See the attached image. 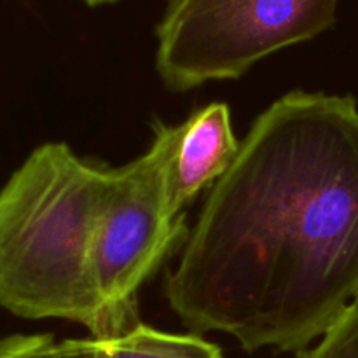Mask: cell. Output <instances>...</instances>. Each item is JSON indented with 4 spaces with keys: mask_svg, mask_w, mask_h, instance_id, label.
Instances as JSON below:
<instances>
[{
    "mask_svg": "<svg viewBox=\"0 0 358 358\" xmlns=\"http://www.w3.org/2000/svg\"><path fill=\"white\" fill-rule=\"evenodd\" d=\"M112 168L66 143L37 147L0 189V306L27 320L76 322L112 339L93 248Z\"/></svg>",
    "mask_w": 358,
    "mask_h": 358,
    "instance_id": "obj_2",
    "label": "cell"
},
{
    "mask_svg": "<svg viewBox=\"0 0 358 358\" xmlns=\"http://www.w3.org/2000/svg\"><path fill=\"white\" fill-rule=\"evenodd\" d=\"M164 296L194 334L303 352L358 301V103L292 91L210 187Z\"/></svg>",
    "mask_w": 358,
    "mask_h": 358,
    "instance_id": "obj_1",
    "label": "cell"
},
{
    "mask_svg": "<svg viewBox=\"0 0 358 358\" xmlns=\"http://www.w3.org/2000/svg\"><path fill=\"white\" fill-rule=\"evenodd\" d=\"M83 2H86L87 6L94 7V6H101V3H112V2H117V0H83Z\"/></svg>",
    "mask_w": 358,
    "mask_h": 358,
    "instance_id": "obj_9",
    "label": "cell"
},
{
    "mask_svg": "<svg viewBox=\"0 0 358 358\" xmlns=\"http://www.w3.org/2000/svg\"><path fill=\"white\" fill-rule=\"evenodd\" d=\"M339 0H166L156 69L170 90L238 79L266 56L334 27Z\"/></svg>",
    "mask_w": 358,
    "mask_h": 358,
    "instance_id": "obj_3",
    "label": "cell"
},
{
    "mask_svg": "<svg viewBox=\"0 0 358 358\" xmlns=\"http://www.w3.org/2000/svg\"><path fill=\"white\" fill-rule=\"evenodd\" d=\"M173 143L175 126L157 124L143 156L112 168L94 238L93 275L114 338L140 324L138 290L189 236L185 215H175L168 205Z\"/></svg>",
    "mask_w": 358,
    "mask_h": 358,
    "instance_id": "obj_4",
    "label": "cell"
},
{
    "mask_svg": "<svg viewBox=\"0 0 358 358\" xmlns=\"http://www.w3.org/2000/svg\"><path fill=\"white\" fill-rule=\"evenodd\" d=\"M296 358H358V301L353 303L313 348Z\"/></svg>",
    "mask_w": 358,
    "mask_h": 358,
    "instance_id": "obj_7",
    "label": "cell"
},
{
    "mask_svg": "<svg viewBox=\"0 0 358 358\" xmlns=\"http://www.w3.org/2000/svg\"><path fill=\"white\" fill-rule=\"evenodd\" d=\"M0 358H70L65 341L51 334H14L0 338Z\"/></svg>",
    "mask_w": 358,
    "mask_h": 358,
    "instance_id": "obj_8",
    "label": "cell"
},
{
    "mask_svg": "<svg viewBox=\"0 0 358 358\" xmlns=\"http://www.w3.org/2000/svg\"><path fill=\"white\" fill-rule=\"evenodd\" d=\"M240 143L231 126L229 107L210 103L175 126V143L168 163L166 191L171 213L184 208L212 187L233 164Z\"/></svg>",
    "mask_w": 358,
    "mask_h": 358,
    "instance_id": "obj_5",
    "label": "cell"
},
{
    "mask_svg": "<svg viewBox=\"0 0 358 358\" xmlns=\"http://www.w3.org/2000/svg\"><path fill=\"white\" fill-rule=\"evenodd\" d=\"M70 358H224L199 334H170L138 324L112 339H66Z\"/></svg>",
    "mask_w": 358,
    "mask_h": 358,
    "instance_id": "obj_6",
    "label": "cell"
}]
</instances>
